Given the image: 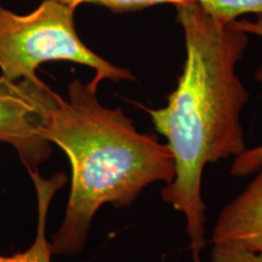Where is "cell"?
Returning <instances> with one entry per match:
<instances>
[{"label": "cell", "mask_w": 262, "mask_h": 262, "mask_svg": "<svg viewBox=\"0 0 262 262\" xmlns=\"http://www.w3.org/2000/svg\"><path fill=\"white\" fill-rule=\"evenodd\" d=\"M212 262H262V253L247 250L229 244H212Z\"/></svg>", "instance_id": "10"}, {"label": "cell", "mask_w": 262, "mask_h": 262, "mask_svg": "<svg viewBox=\"0 0 262 262\" xmlns=\"http://www.w3.org/2000/svg\"><path fill=\"white\" fill-rule=\"evenodd\" d=\"M234 28L238 31L247 33V34H255L262 37V16H257V21L251 22L248 19H235L232 22ZM255 78L262 84V66L255 73ZM262 166V145L254 147V148H245L241 155L234 157L233 163L231 165V175L235 178H247L254 175Z\"/></svg>", "instance_id": "7"}, {"label": "cell", "mask_w": 262, "mask_h": 262, "mask_svg": "<svg viewBox=\"0 0 262 262\" xmlns=\"http://www.w3.org/2000/svg\"><path fill=\"white\" fill-rule=\"evenodd\" d=\"M60 95L44 81H11L0 75V142L12 146L27 171H39L52 143L42 136L49 111Z\"/></svg>", "instance_id": "4"}, {"label": "cell", "mask_w": 262, "mask_h": 262, "mask_svg": "<svg viewBox=\"0 0 262 262\" xmlns=\"http://www.w3.org/2000/svg\"><path fill=\"white\" fill-rule=\"evenodd\" d=\"M75 9L57 0H44L34 11L17 15L0 5V71L11 81H40L42 63L66 61L93 68L91 84L135 80L127 68L98 56L81 40L74 26Z\"/></svg>", "instance_id": "3"}, {"label": "cell", "mask_w": 262, "mask_h": 262, "mask_svg": "<svg viewBox=\"0 0 262 262\" xmlns=\"http://www.w3.org/2000/svg\"><path fill=\"white\" fill-rule=\"evenodd\" d=\"M255 173L247 188L221 210L212 228V244L262 253V166Z\"/></svg>", "instance_id": "5"}, {"label": "cell", "mask_w": 262, "mask_h": 262, "mask_svg": "<svg viewBox=\"0 0 262 262\" xmlns=\"http://www.w3.org/2000/svg\"><path fill=\"white\" fill-rule=\"evenodd\" d=\"M175 8L185 37L182 73L165 107L145 110L168 141L175 162V178L162 188V199L183 215L192 260L201 262L206 245L203 171L208 164L237 157L247 148L241 112L249 93L235 67L249 39L196 2Z\"/></svg>", "instance_id": "1"}, {"label": "cell", "mask_w": 262, "mask_h": 262, "mask_svg": "<svg viewBox=\"0 0 262 262\" xmlns=\"http://www.w3.org/2000/svg\"><path fill=\"white\" fill-rule=\"evenodd\" d=\"M34 183L38 201V222L34 242L27 250L10 256L0 255V262H51V244L47 238V220L49 209L54 195L58 189L64 187L67 176L63 172H56L49 179H44L39 171H29Z\"/></svg>", "instance_id": "6"}, {"label": "cell", "mask_w": 262, "mask_h": 262, "mask_svg": "<svg viewBox=\"0 0 262 262\" xmlns=\"http://www.w3.org/2000/svg\"><path fill=\"white\" fill-rule=\"evenodd\" d=\"M57 2L70 5L74 9H77L81 4H93L106 8L114 14H125V12L142 11V10L156 5L171 4L176 6L195 2V0H57Z\"/></svg>", "instance_id": "9"}, {"label": "cell", "mask_w": 262, "mask_h": 262, "mask_svg": "<svg viewBox=\"0 0 262 262\" xmlns=\"http://www.w3.org/2000/svg\"><path fill=\"white\" fill-rule=\"evenodd\" d=\"M215 19L229 24L241 16H262V0H195Z\"/></svg>", "instance_id": "8"}, {"label": "cell", "mask_w": 262, "mask_h": 262, "mask_svg": "<svg viewBox=\"0 0 262 262\" xmlns=\"http://www.w3.org/2000/svg\"><path fill=\"white\" fill-rule=\"evenodd\" d=\"M97 89L91 81L72 80L67 97H58L42 129L44 139L63 150L72 169L63 221L50 242L54 255L80 254L103 205L129 208L152 183L166 185L175 178L168 145L137 131L120 108L104 107Z\"/></svg>", "instance_id": "2"}]
</instances>
